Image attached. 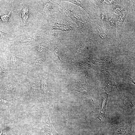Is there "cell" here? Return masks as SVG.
Here are the masks:
<instances>
[{"label": "cell", "mask_w": 135, "mask_h": 135, "mask_svg": "<svg viewBox=\"0 0 135 135\" xmlns=\"http://www.w3.org/2000/svg\"><path fill=\"white\" fill-rule=\"evenodd\" d=\"M10 16V13L9 12L8 14H6L2 16L1 18L3 22H6L8 20Z\"/></svg>", "instance_id": "obj_9"}, {"label": "cell", "mask_w": 135, "mask_h": 135, "mask_svg": "<svg viewBox=\"0 0 135 135\" xmlns=\"http://www.w3.org/2000/svg\"><path fill=\"white\" fill-rule=\"evenodd\" d=\"M6 74V72L2 64L0 63V76H3Z\"/></svg>", "instance_id": "obj_10"}, {"label": "cell", "mask_w": 135, "mask_h": 135, "mask_svg": "<svg viewBox=\"0 0 135 135\" xmlns=\"http://www.w3.org/2000/svg\"><path fill=\"white\" fill-rule=\"evenodd\" d=\"M16 87L15 84H8L5 86L4 90L6 93H13L15 91Z\"/></svg>", "instance_id": "obj_7"}, {"label": "cell", "mask_w": 135, "mask_h": 135, "mask_svg": "<svg viewBox=\"0 0 135 135\" xmlns=\"http://www.w3.org/2000/svg\"><path fill=\"white\" fill-rule=\"evenodd\" d=\"M128 10V9L125 10L118 18L116 20L117 29L120 28L121 27L126 18Z\"/></svg>", "instance_id": "obj_5"}, {"label": "cell", "mask_w": 135, "mask_h": 135, "mask_svg": "<svg viewBox=\"0 0 135 135\" xmlns=\"http://www.w3.org/2000/svg\"><path fill=\"white\" fill-rule=\"evenodd\" d=\"M1 135H7L5 130H3L2 131Z\"/></svg>", "instance_id": "obj_13"}, {"label": "cell", "mask_w": 135, "mask_h": 135, "mask_svg": "<svg viewBox=\"0 0 135 135\" xmlns=\"http://www.w3.org/2000/svg\"><path fill=\"white\" fill-rule=\"evenodd\" d=\"M8 101L4 99L0 98V102L3 104H6L9 103Z\"/></svg>", "instance_id": "obj_11"}, {"label": "cell", "mask_w": 135, "mask_h": 135, "mask_svg": "<svg viewBox=\"0 0 135 135\" xmlns=\"http://www.w3.org/2000/svg\"><path fill=\"white\" fill-rule=\"evenodd\" d=\"M92 32L95 39L100 42H111L116 39V34L96 24L93 28Z\"/></svg>", "instance_id": "obj_1"}, {"label": "cell", "mask_w": 135, "mask_h": 135, "mask_svg": "<svg viewBox=\"0 0 135 135\" xmlns=\"http://www.w3.org/2000/svg\"><path fill=\"white\" fill-rule=\"evenodd\" d=\"M6 36V34L3 32L0 31V38H4Z\"/></svg>", "instance_id": "obj_12"}, {"label": "cell", "mask_w": 135, "mask_h": 135, "mask_svg": "<svg viewBox=\"0 0 135 135\" xmlns=\"http://www.w3.org/2000/svg\"><path fill=\"white\" fill-rule=\"evenodd\" d=\"M22 15L23 21L25 22L28 20V10L27 7H25L23 9Z\"/></svg>", "instance_id": "obj_8"}, {"label": "cell", "mask_w": 135, "mask_h": 135, "mask_svg": "<svg viewBox=\"0 0 135 135\" xmlns=\"http://www.w3.org/2000/svg\"><path fill=\"white\" fill-rule=\"evenodd\" d=\"M11 60L12 64L17 66L20 65L23 61V58L13 54H11Z\"/></svg>", "instance_id": "obj_6"}, {"label": "cell", "mask_w": 135, "mask_h": 135, "mask_svg": "<svg viewBox=\"0 0 135 135\" xmlns=\"http://www.w3.org/2000/svg\"><path fill=\"white\" fill-rule=\"evenodd\" d=\"M102 71L104 76L105 80L104 87L105 92H109L113 91L117 92L118 91V90L114 82V76L110 73L106 69Z\"/></svg>", "instance_id": "obj_3"}, {"label": "cell", "mask_w": 135, "mask_h": 135, "mask_svg": "<svg viewBox=\"0 0 135 135\" xmlns=\"http://www.w3.org/2000/svg\"><path fill=\"white\" fill-rule=\"evenodd\" d=\"M132 126L128 123L114 124L110 130L108 135H130L133 132Z\"/></svg>", "instance_id": "obj_2"}, {"label": "cell", "mask_w": 135, "mask_h": 135, "mask_svg": "<svg viewBox=\"0 0 135 135\" xmlns=\"http://www.w3.org/2000/svg\"><path fill=\"white\" fill-rule=\"evenodd\" d=\"M108 97V95L106 92H105L102 96L101 108L98 117L100 121L104 119L105 114L106 110V107Z\"/></svg>", "instance_id": "obj_4"}]
</instances>
